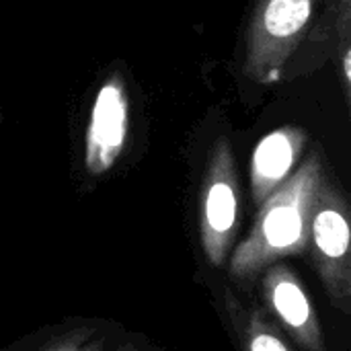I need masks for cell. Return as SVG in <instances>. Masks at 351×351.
Segmentation results:
<instances>
[{
  "label": "cell",
  "mask_w": 351,
  "mask_h": 351,
  "mask_svg": "<svg viewBox=\"0 0 351 351\" xmlns=\"http://www.w3.org/2000/svg\"><path fill=\"white\" fill-rule=\"evenodd\" d=\"M323 181V160L315 152L263 199L251 234L230 257L232 278L251 280L280 259L306 251L311 216Z\"/></svg>",
  "instance_id": "cell-1"
},
{
  "label": "cell",
  "mask_w": 351,
  "mask_h": 351,
  "mask_svg": "<svg viewBox=\"0 0 351 351\" xmlns=\"http://www.w3.org/2000/svg\"><path fill=\"white\" fill-rule=\"evenodd\" d=\"M317 0H259L247 35V72L259 82H276L298 45Z\"/></svg>",
  "instance_id": "cell-2"
},
{
  "label": "cell",
  "mask_w": 351,
  "mask_h": 351,
  "mask_svg": "<svg viewBox=\"0 0 351 351\" xmlns=\"http://www.w3.org/2000/svg\"><path fill=\"white\" fill-rule=\"evenodd\" d=\"M350 239L346 202L323 181L311 216L308 243H313L315 265L333 306L346 315L351 313Z\"/></svg>",
  "instance_id": "cell-3"
},
{
  "label": "cell",
  "mask_w": 351,
  "mask_h": 351,
  "mask_svg": "<svg viewBox=\"0 0 351 351\" xmlns=\"http://www.w3.org/2000/svg\"><path fill=\"white\" fill-rule=\"evenodd\" d=\"M239 218V185L230 144L220 140L214 148L202 195V247L216 267L226 263Z\"/></svg>",
  "instance_id": "cell-4"
},
{
  "label": "cell",
  "mask_w": 351,
  "mask_h": 351,
  "mask_svg": "<svg viewBox=\"0 0 351 351\" xmlns=\"http://www.w3.org/2000/svg\"><path fill=\"white\" fill-rule=\"evenodd\" d=\"M263 298L294 339L308 351H325L321 321L298 276L280 263L263 274Z\"/></svg>",
  "instance_id": "cell-5"
},
{
  "label": "cell",
  "mask_w": 351,
  "mask_h": 351,
  "mask_svg": "<svg viewBox=\"0 0 351 351\" xmlns=\"http://www.w3.org/2000/svg\"><path fill=\"white\" fill-rule=\"evenodd\" d=\"M128 138V97L119 80H109L97 93L86 132V169L107 173L119 158Z\"/></svg>",
  "instance_id": "cell-6"
},
{
  "label": "cell",
  "mask_w": 351,
  "mask_h": 351,
  "mask_svg": "<svg viewBox=\"0 0 351 351\" xmlns=\"http://www.w3.org/2000/svg\"><path fill=\"white\" fill-rule=\"evenodd\" d=\"M302 144L304 132L294 128L278 130L257 144L251 158V185L257 204H263V199L290 177Z\"/></svg>",
  "instance_id": "cell-7"
},
{
  "label": "cell",
  "mask_w": 351,
  "mask_h": 351,
  "mask_svg": "<svg viewBox=\"0 0 351 351\" xmlns=\"http://www.w3.org/2000/svg\"><path fill=\"white\" fill-rule=\"evenodd\" d=\"M241 321L245 351H292L280 337L276 327L259 311L243 315Z\"/></svg>",
  "instance_id": "cell-8"
},
{
  "label": "cell",
  "mask_w": 351,
  "mask_h": 351,
  "mask_svg": "<svg viewBox=\"0 0 351 351\" xmlns=\"http://www.w3.org/2000/svg\"><path fill=\"white\" fill-rule=\"evenodd\" d=\"M103 350V339L97 333L95 327H80L74 329L60 339L47 343L41 351H101Z\"/></svg>",
  "instance_id": "cell-9"
},
{
  "label": "cell",
  "mask_w": 351,
  "mask_h": 351,
  "mask_svg": "<svg viewBox=\"0 0 351 351\" xmlns=\"http://www.w3.org/2000/svg\"><path fill=\"white\" fill-rule=\"evenodd\" d=\"M117 351H138L136 348H132V346H123V348H119Z\"/></svg>",
  "instance_id": "cell-10"
}]
</instances>
